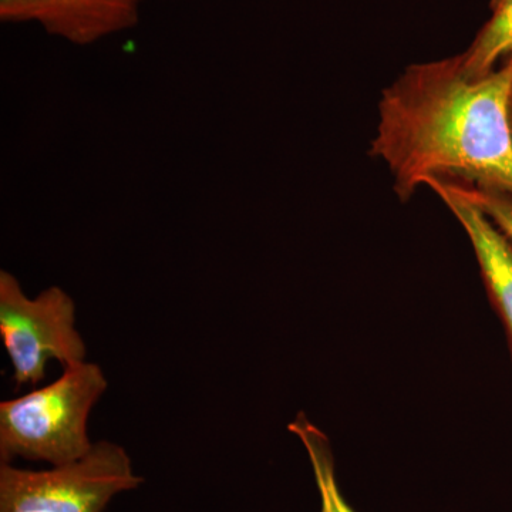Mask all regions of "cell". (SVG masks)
Instances as JSON below:
<instances>
[{"mask_svg":"<svg viewBox=\"0 0 512 512\" xmlns=\"http://www.w3.org/2000/svg\"><path fill=\"white\" fill-rule=\"evenodd\" d=\"M512 57L484 76L460 55L407 66L382 92L370 156L400 200L430 178L512 195Z\"/></svg>","mask_w":512,"mask_h":512,"instance_id":"1","label":"cell"},{"mask_svg":"<svg viewBox=\"0 0 512 512\" xmlns=\"http://www.w3.org/2000/svg\"><path fill=\"white\" fill-rule=\"evenodd\" d=\"M109 387L92 362L63 367L55 382L0 403V460L72 463L93 447L89 417Z\"/></svg>","mask_w":512,"mask_h":512,"instance_id":"2","label":"cell"},{"mask_svg":"<svg viewBox=\"0 0 512 512\" xmlns=\"http://www.w3.org/2000/svg\"><path fill=\"white\" fill-rule=\"evenodd\" d=\"M141 483L126 448L97 441L79 460L50 470L2 463L0 512H103L114 495Z\"/></svg>","mask_w":512,"mask_h":512,"instance_id":"3","label":"cell"},{"mask_svg":"<svg viewBox=\"0 0 512 512\" xmlns=\"http://www.w3.org/2000/svg\"><path fill=\"white\" fill-rule=\"evenodd\" d=\"M0 338L18 387L42 382L49 360L63 367L86 362L72 296L53 285L30 298L9 271H0Z\"/></svg>","mask_w":512,"mask_h":512,"instance_id":"4","label":"cell"},{"mask_svg":"<svg viewBox=\"0 0 512 512\" xmlns=\"http://www.w3.org/2000/svg\"><path fill=\"white\" fill-rule=\"evenodd\" d=\"M144 0H0L5 23H33L47 35L90 46L136 28Z\"/></svg>","mask_w":512,"mask_h":512,"instance_id":"5","label":"cell"},{"mask_svg":"<svg viewBox=\"0 0 512 512\" xmlns=\"http://www.w3.org/2000/svg\"><path fill=\"white\" fill-rule=\"evenodd\" d=\"M424 187L436 192L460 222L477 256L481 276L495 311L503 320L512 353V251L483 211L443 178H430Z\"/></svg>","mask_w":512,"mask_h":512,"instance_id":"6","label":"cell"},{"mask_svg":"<svg viewBox=\"0 0 512 512\" xmlns=\"http://www.w3.org/2000/svg\"><path fill=\"white\" fill-rule=\"evenodd\" d=\"M490 18L461 53L463 66L473 76L493 72L512 56V0H491Z\"/></svg>","mask_w":512,"mask_h":512,"instance_id":"7","label":"cell"},{"mask_svg":"<svg viewBox=\"0 0 512 512\" xmlns=\"http://www.w3.org/2000/svg\"><path fill=\"white\" fill-rule=\"evenodd\" d=\"M289 430L301 440L308 453L318 485L320 512H356L340 491L335 460L326 434L303 413L289 424Z\"/></svg>","mask_w":512,"mask_h":512,"instance_id":"8","label":"cell"},{"mask_svg":"<svg viewBox=\"0 0 512 512\" xmlns=\"http://www.w3.org/2000/svg\"><path fill=\"white\" fill-rule=\"evenodd\" d=\"M444 180V178H443ZM461 195L484 212L503 235L512 251V195L495 188L478 187L463 181L448 180Z\"/></svg>","mask_w":512,"mask_h":512,"instance_id":"9","label":"cell"},{"mask_svg":"<svg viewBox=\"0 0 512 512\" xmlns=\"http://www.w3.org/2000/svg\"><path fill=\"white\" fill-rule=\"evenodd\" d=\"M511 121H512V110H511Z\"/></svg>","mask_w":512,"mask_h":512,"instance_id":"10","label":"cell"},{"mask_svg":"<svg viewBox=\"0 0 512 512\" xmlns=\"http://www.w3.org/2000/svg\"><path fill=\"white\" fill-rule=\"evenodd\" d=\"M512 57V56H511Z\"/></svg>","mask_w":512,"mask_h":512,"instance_id":"11","label":"cell"}]
</instances>
